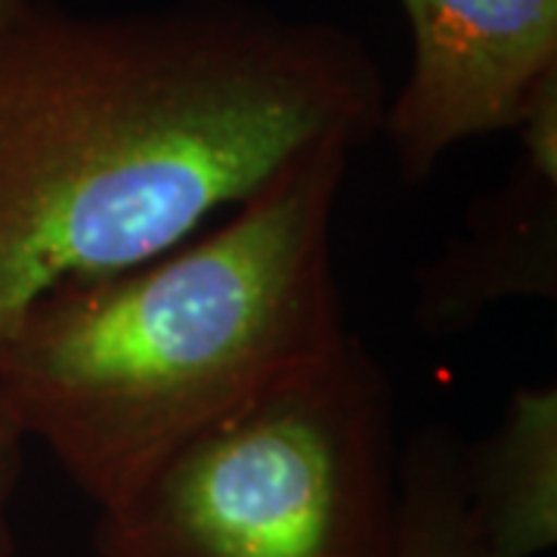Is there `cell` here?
Instances as JSON below:
<instances>
[{"mask_svg": "<svg viewBox=\"0 0 557 557\" xmlns=\"http://www.w3.org/2000/svg\"><path fill=\"white\" fill-rule=\"evenodd\" d=\"M357 32L251 0H0V344L62 282L193 239L307 149L381 134Z\"/></svg>", "mask_w": 557, "mask_h": 557, "instance_id": "cell-1", "label": "cell"}, {"mask_svg": "<svg viewBox=\"0 0 557 557\" xmlns=\"http://www.w3.org/2000/svg\"><path fill=\"white\" fill-rule=\"evenodd\" d=\"M357 149L319 143L177 248L44 292L3 338V412L97 511L347 341L332 236Z\"/></svg>", "mask_w": 557, "mask_h": 557, "instance_id": "cell-2", "label": "cell"}, {"mask_svg": "<svg viewBox=\"0 0 557 557\" xmlns=\"http://www.w3.org/2000/svg\"><path fill=\"white\" fill-rule=\"evenodd\" d=\"M391 381L350 332L313 372L201 431L97 511L100 557H391Z\"/></svg>", "mask_w": 557, "mask_h": 557, "instance_id": "cell-3", "label": "cell"}, {"mask_svg": "<svg viewBox=\"0 0 557 557\" xmlns=\"http://www.w3.org/2000/svg\"><path fill=\"white\" fill-rule=\"evenodd\" d=\"M412 62L381 134L424 183L465 139L518 131L557 87V0H399Z\"/></svg>", "mask_w": 557, "mask_h": 557, "instance_id": "cell-4", "label": "cell"}, {"mask_svg": "<svg viewBox=\"0 0 557 557\" xmlns=\"http://www.w3.org/2000/svg\"><path fill=\"white\" fill-rule=\"evenodd\" d=\"M520 161L505 186L471 211L468 226L418 276V325L458 332L502 298H555L557 87L520 124Z\"/></svg>", "mask_w": 557, "mask_h": 557, "instance_id": "cell-5", "label": "cell"}, {"mask_svg": "<svg viewBox=\"0 0 557 557\" xmlns=\"http://www.w3.org/2000/svg\"><path fill=\"white\" fill-rule=\"evenodd\" d=\"M465 502L486 557H536L557 542V391L518 387L490 437L461 446Z\"/></svg>", "mask_w": 557, "mask_h": 557, "instance_id": "cell-6", "label": "cell"}, {"mask_svg": "<svg viewBox=\"0 0 557 557\" xmlns=\"http://www.w3.org/2000/svg\"><path fill=\"white\" fill-rule=\"evenodd\" d=\"M391 557H486L461 483V443L428 428L399 453V505Z\"/></svg>", "mask_w": 557, "mask_h": 557, "instance_id": "cell-7", "label": "cell"}, {"mask_svg": "<svg viewBox=\"0 0 557 557\" xmlns=\"http://www.w3.org/2000/svg\"><path fill=\"white\" fill-rule=\"evenodd\" d=\"M25 449L28 440L0 406V557H16V530H13V505L20 496L25 474Z\"/></svg>", "mask_w": 557, "mask_h": 557, "instance_id": "cell-8", "label": "cell"}]
</instances>
